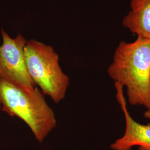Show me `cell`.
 I'll return each mask as SVG.
<instances>
[{
    "label": "cell",
    "instance_id": "6da1fadb",
    "mask_svg": "<svg viewBox=\"0 0 150 150\" xmlns=\"http://www.w3.org/2000/svg\"><path fill=\"white\" fill-rule=\"evenodd\" d=\"M107 72L115 82L126 87L130 105L150 108V40L120 42Z\"/></svg>",
    "mask_w": 150,
    "mask_h": 150
},
{
    "label": "cell",
    "instance_id": "7a4b0ae2",
    "mask_svg": "<svg viewBox=\"0 0 150 150\" xmlns=\"http://www.w3.org/2000/svg\"><path fill=\"white\" fill-rule=\"evenodd\" d=\"M1 110L10 116L21 118L42 142L57 125L54 110L37 87L23 88L0 79Z\"/></svg>",
    "mask_w": 150,
    "mask_h": 150
},
{
    "label": "cell",
    "instance_id": "3957f363",
    "mask_svg": "<svg viewBox=\"0 0 150 150\" xmlns=\"http://www.w3.org/2000/svg\"><path fill=\"white\" fill-rule=\"evenodd\" d=\"M25 58L29 74L43 95L50 97L55 103L64 99L70 79L61 69L59 56L53 47L30 40L25 47Z\"/></svg>",
    "mask_w": 150,
    "mask_h": 150
},
{
    "label": "cell",
    "instance_id": "277c9868",
    "mask_svg": "<svg viewBox=\"0 0 150 150\" xmlns=\"http://www.w3.org/2000/svg\"><path fill=\"white\" fill-rule=\"evenodd\" d=\"M2 43L0 46V79L15 86L35 88L36 85L27 69L25 58L27 40L21 35L12 38L4 30H1Z\"/></svg>",
    "mask_w": 150,
    "mask_h": 150
},
{
    "label": "cell",
    "instance_id": "5b68a950",
    "mask_svg": "<svg viewBox=\"0 0 150 150\" xmlns=\"http://www.w3.org/2000/svg\"><path fill=\"white\" fill-rule=\"evenodd\" d=\"M116 98L125 118V131L123 136L110 145L112 150H150V123L144 125L136 121L130 115L123 95V87L115 82Z\"/></svg>",
    "mask_w": 150,
    "mask_h": 150
},
{
    "label": "cell",
    "instance_id": "8992f818",
    "mask_svg": "<svg viewBox=\"0 0 150 150\" xmlns=\"http://www.w3.org/2000/svg\"><path fill=\"white\" fill-rule=\"evenodd\" d=\"M131 10L123 18L125 27L137 35L150 40V0H131Z\"/></svg>",
    "mask_w": 150,
    "mask_h": 150
},
{
    "label": "cell",
    "instance_id": "52a82bcc",
    "mask_svg": "<svg viewBox=\"0 0 150 150\" xmlns=\"http://www.w3.org/2000/svg\"><path fill=\"white\" fill-rule=\"evenodd\" d=\"M144 116L145 118L150 120V107L147 108V110L144 113Z\"/></svg>",
    "mask_w": 150,
    "mask_h": 150
},
{
    "label": "cell",
    "instance_id": "ba28073f",
    "mask_svg": "<svg viewBox=\"0 0 150 150\" xmlns=\"http://www.w3.org/2000/svg\"><path fill=\"white\" fill-rule=\"evenodd\" d=\"M0 110H1V99H0Z\"/></svg>",
    "mask_w": 150,
    "mask_h": 150
}]
</instances>
